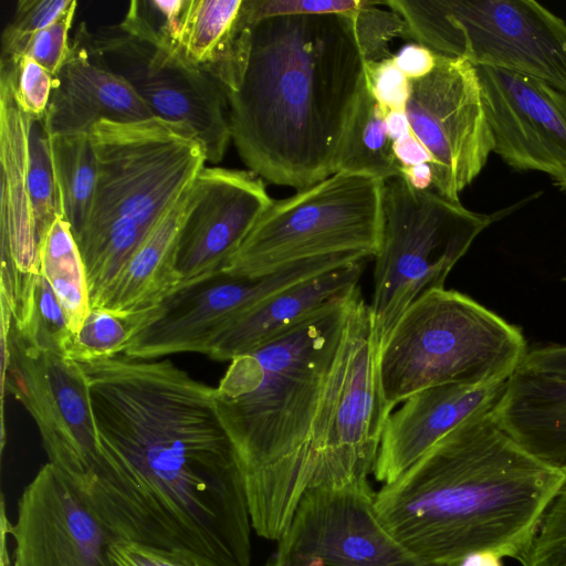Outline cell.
Here are the masks:
<instances>
[{"mask_svg": "<svg viewBox=\"0 0 566 566\" xmlns=\"http://www.w3.org/2000/svg\"><path fill=\"white\" fill-rule=\"evenodd\" d=\"M213 394L171 363L105 382L92 396L101 462L82 494L115 538L251 566L244 478Z\"/></svg>", "mask_w": 566, "mask_h": 566, "instance_id": "6da1fadb", "label": "cell"}, {"mask_svg": "<svg viewBox=\"0 0 566 566\" xmlns=\"http://www.w3.org/2000/svg\"><path fill=\"white\" fill-rule=\"evenodd\" d=\"M359 291L234 357L214 387L217 413L243 473L252 527L265 539H279L318 471Z\"/></svg>", "mask_w": 566, "mask_h": 566, "instance_id": "7a4b0ae2", "label": "cell"}, {"mask_svg": "<svg viewBox=\"0 0 566 566\" xmlns=\"http://www.w3.org/2000/svg\"><path fill=\"white\" fill-rule=\"evenodd\" d=\"M365 81L348 13L255 23L242 80L226 93L241 160L263 180L298 190L334 175Z\"/></svg>", "mask_w": 566, "mask_h": 566, "instance_id": "3957f363", "label": "cell"}, {"mask_svg": "<svg viewBox=\"0 0 566 566\" xmlns=\"http://www.w3.org/2000/svg\"><path fill=\"white\" fill-rule=\"evenodd\" d=\"M492 409L460 423L376 493L391 533L432 566H458L479 552L518 560L566 483V465L524 450Z\"/></svg>", "mask_w": 566, "mask_h": 566, "instance_id": "277c9868", "label": "cell"}, {"mask_svg": "<svg viewBox=\"0 0 566 566\" xmlns=\"http://www.w3.org/2000/svg\"><path fill=\"white\" fill-rule=\"evenodd\" d=\"M90 136L97 179L86 224L75 241L91 308H101L135 250L206 167L207 154L189 126L158 117L102 119Z\"/></svg>", "mask_w": 566, "mask_h": 566, "instance_id": "5b68a950", "label": "cell"}, {"mask_svg": "<svg viewBox=\"0 0 566 566\" xmlns=\"http://www.w3.org/2000/svg\"><path fill=\"white\" fill-rule=\"evenodd\" d=\"M527 349L516 325L461 292L434 290L406 310L378 350L382 396L394 409L434 386L504 382Z\"/></svg>", "mask_w": 566, "mask_h": 566, "instance_id": "8992f818", "label": "cell"}, {"mask_svg": "<svg viewBox=\"0 0 566 566\" xmlns=\"http://www.w3.org/2000/svg\"><path fill=\"white\" fill-rule=\"evenodd\" d=\"M381 238L369 305L378 350L406 310L446 280L495 216L436 190H416L402 176L382 181Z\"/></svg>", "mask_w": 566, "mask_h": 566, "instance_id": "52a82bcc", "label": "cell"}, {"mask_svg": "<svg viewBox=\"0 0 566 566\" xmlns=\"http://www.w3.org/2000/svg\"><path fill=\"white\" fill-rule=\"evenodd\" d=\"M432 52L539 78L566 92V22L534 0H389Z\"/></svg>", "mask_w": 566, "mask_h": 566, "instance_id": "ba28073f", "label": "cell"}, {"mask_svg": "<svg viewBox=\"0 0 566 566\" xmlns=\"http://www.w3.org/2000/svg\"><path fill=\"white\" fill-rule=\"evenodd\" d=\"M381 180L336 172L273 200L222 274L253 279L318 258L375 256L381 238Z\"/></svg>", "mask_w": 566, "mask_h": 566, "instance_id": "9c48e42d", "label": "cell"}, {"mask_svg": "<svg viewBox=\"0 0 566 566\" xmlns=\"http://www.w3.org/2000/svg\"><path fill=\"white\" fill-rule=\"evenodd\" d=\"M75 35L96 62L132 86L154 117L189 126L203 144L207 161L223 159L231 142L224 90L160 42L136 0L118 24L93 32L82 22Z\"/></svg>", "mask_w": 566, "mask_h": 566, "instance_id": "30bf717a", "label": "cell"}, {"mask_svg": "<svg viewBox=\"0 0 566 566\" xmlns=\"http://www.w3.org/2000/svg\"><path fill=\"white\" fill-rule=\"evenodd\" d=\"M2 397L8 390L38 426L49 462L85 493L99 465L88 381L82 366L36 348L1 324Z\"/></svg>", "mask_w": 566, "mask_h": 566, "instance_id": "8fae6325", "label": "cell"}, {"mask_svg": "<svg viewBox=\"0 0 566 566\" xmlns=\"http://www.w3.org/2000/svg\"><path fill=\"white\" fill-rule=\"evenodd\" d=\"M264 566H432L391 533L369 482L303 494Z\"/></svg>", "mask_w": 566, "mask_h": 566, "instance_id": "7c38bea8", "label": "cell"}, {"mask_svg": "<svg viewBox=\"0 0 566 566\" xmlns=\"http://www.w3.org/2000/svg\"><path fill=\"white\" fill-rule=\"evenodd\" d=\"M409 87L405 113L431 157L433 190L458 201L493 153L476 67L437 54L433 70L409 80Z\"/></svg>", "mask_w": 566, "mask_h": 566, "instance_id": "4fadbf2b", "label": "cell"}, {"mask_svg": "<svg viewBox=\"0 0 566 566\" xmlns=\"http://www.w3.org/2000/svg\"><path fill=\"white\" fill-rule=\"evenodd\" d=\"M366 259L334 255L298 262L261 277L220 274L177 291L163 302L161 315L142 331L123 355L153 360L180 353L209 355L240 315L270 295L296 283Z\"/></svg>", "mask_w": 566, "mask_h": 566, "instance_id": "5bb4252c", "label": "cell"}, {"mask_svg": "<svg viewBox=\"0 0 566 566\" xmlns=\"http://www.w3.org/2000/svg\"><path fill=\"white\" fill-rule=\"evenodd\" d=\"M391 410L380 387L369 305L359 291L348 316L345 364L331 429L311 486L367 482Z\"/></svg>", "mask_w": 566, "mask_h": 566, "instance_id": "9a60e30c", "label": "cell"}, {"mask_svg": "<svg viewBox=\"0 0 566 566\" xmlns=\"http://www.w3.org/2000/svg\"><path fill=\"white\" fill-rule=\"evenodd\" d=\"M475 67L493 153L514 170L544 174L566 193V92L533 76Z\"/></svg>", "mask_w": 566, "mask_h": 566, "instance_id": "2e32d148", "label": "cell"}, {"mask_svg": "<svg viewBox=\"0 0 566 566\" xmlns=\"http://www.w3.org/2000/svg\"><path fill=\"white\" fill-rule=\"evenodd\" d=\"M3 504L1 525L13 538L18 566H112L107 548L115 537L52 463L41 467L24 488L14 524Z\"/></svg>", "mask_w": 566, "mask_h": 566, "instance_id": "e0dca14e", "label": "cell"}, {"mask_svg": "<svg viewBox=\"0 0 566 566\" xmlns=\"http://www.w3.org/2000/svg\"><path fill=\"white\" fill-rule=\"evenodd\" d=\"M32 119L15 99L9 72L0 67V294L15 326L28 316L41 274L40 238L28 182Z\"/></svg>", "mask_w": 566, "mask_h": 566, "instance_id": "ac0fdd59", "label": "cell"}, {"mask_svg": "<svg viewBox=\"0 0 566 566\" xmlns=\"http://www.w3.org/2000/svg\"><path fill=\"white\" fill-rule=\"evenodd\" d=\"M197 198L182 226L176 258L177 291L220 274L273 202L263 179L251 170L205 167Z\"/></svg>", "mask_w": 566, "mask_h": 566, "instance_id": "d6986e66", "label": "cell"}, {"mask_svg": "<svg viewBox=\"0 0 566 566\" xmlns=\"http://www.w3.org/2000/svg\"><path fill=\"white\" fill-rule=\"evenodd\" d=\"M506 381L434 386L402 401L385 423L374 469L376 480L384 484L397 480L460 423L492 409Z\"/></svg>", "mask_w": 566, "mask_h": 566, "instance_id": "ffe728a7", "label": "cell"}, {"mask_svg": "<svg viewBox=\"0 0 566 566\" xmlns=\"http://www.w3.org/2000/svg\"><path fill=\"white\" fill-rule=\"evenodd\" d=\"M151 117L132 86L96 62L74 34L67 57L53 76L42 118L48 135L90 133L102 119L128 123Z\"/></svg>", "mask_w": 566, "mask_h": 566, "instance_id": "44dd1931", "label": "cell"}, {"mask_svg": "<svg viewBox=\"0 0 566 566\" xmlns=\"http://www.w3.org/2000/svg\"><path fill=\"white\" fill-rule=\"evenodd\" d=\"M365 261L316 275L264 298L227 327L208 356L230 361L272 340L328 303L349 294L358 287Z\"/></svg>", "mask_w": 566, "mask_h": 566, "instance_id": "7402d4cb", "label": "cell"}, {"mask_svg": "<svg viewBox=\"0 0 566 566\" xmlns=\"http://www.w3.org/2000/svg\"><path fill=\"white\" fill-rule=\"evenodd\" d=\"M492 412L500 427L528 453L566 465V378L520 366Z\"/></svg>", "mask_w": 566, "mask_h": 566, "instance_id": "603a6c76", "label": "cell"}, {"mask_svg": "<svg viewBox=\"0 0 566 566\" xmlns=\"http://www.w3.org/2000/svg\"><path fill=\"white\" fill-rule=\"evenodd\" d=\"M196 198L195 180L135 250L101 308L140 311L160 305L177 292V248Z\"/></svg>", "mask_w": 566, "mask_h": 566, "instance_id": "cb8c5ba5", "label": "cell"}, {"mask_svg": "<svg viewBox=\"0 0 566 566\" xmlns=\"http://www.w3.org/2000/svg\"><path fill=\"white\" fill-rule=\"evenodd\" d=\"M242 0H189L177 53L212 76L226 93L239 86L247 67L251 29L238 23Z\"/></svg>", "mask_w": 566, "mask_h": 566, "instance_id": "d4e9b609", "label": "cell"}, {"mask_svg": "<svg viewBox=\"0 0 566 566\" xmlns=\"http://www.w3.org/2000/svg\"><path fill=\"white\" fill-rule=\"evenodd\" d=\"M371 95L367 80L358 97L335 161L334 174L345 172L385 181L400 176L385 116Z\"/></svg>", "mask_w": 566, "mask_h": 566, "instance_id": "484cf974", "label": "cell"}, {"mask_svg": "<svg viewBox=\"0 0 566 566\" xmlns=\"http://www.w3.org/2000/svg\"><path fill=\"white\" fill-rule=\"evenodd\" d=\"M40 273L57 296L73 334L90 310V291L82 254L69 223L59 216L40 242Z\"/></svg>", "mask_w": 566, "mask_h": 566, "instance_id": "4316f807", "label": "cell"}, {"mask_svg": "<svg viewBox=\"0 0 566 566\" xmlns=\"http://www.w3.org/2000/svg\"><path fill=\"white\" fill-rule=\"evenodd\" d=\"M49 137L62 217L76 240L86 224L95 192L97 163L93 143L90 133Z\"/></svg>", "mask_w": 566, "mask_h": 566, "instance_id": "83f0119b", "label": "cell"}, {"mask_svg": "<svg viewBox=\"0 0 566 566\" xmlns=\"http://www.w3.org/2000/svg\"><path fill=\"white\" fill-rule=\"evenodd\" d=\"M163 313V303L135 312L91 308L64 356L76 363H92L123 355L134 337Z\"/></svg>", "mask_w": 566, "mask_h": 566, "instance_id": "f1b7e54d", "label": "cell"}, {"mask_svg": "<svg viewBox=\"0 0 566 566\" xmlns=\"http://www.w3.org/2000/svg\"><path fill=\"white\" fill-rule=\"evenodd\" d=\"M28 182L32 210L41 242V239L53 221L59 216H62L50 137L42 119H32L30 126Z\"/></svg>", "mask_w": 566, "mask_h": 566, "instance_id": "f546056e", "label": "cell"}, {"mask_svg": "<svg viewBox=\"0 0 566 566\" xmlns=\"http://www.w3.org/2000/svg\"><path fill=\"white\" fill-rule=\"evenodd\" d=\"M15 334L36 348L63 356L74 335L57 296L42 274L34 285L27 326Z\"/></svg>", "mask_w": 566, "mask_h": 566, "instance_id": "4dcf8cb0", "label": "cell"}, {"mask_svg": "<svg viewBox=\"0 0 566 566\" xmlns=\"http://www.w3.org/2000/svg\"><path fill=\"white\" fill-rule=\"evenodd\" d=\"M379 6L381 1L363 0L359 8L348 12L365 63L392 57L390 42L396 38L408 39L403 18L395 10Z\"/></svg>", "mask_w": 566, "mask_h": 566, "instance_id": "1f68e13d", "label": "cell"}, {"mask_svg": "<svg viewBox=\"0 0 566 566\" xmlns=\"http://www.w3.org/2000/svg\"><path fill=\"white\" fill-rule=\"evenodd\" d=\"M522 566H566V483L547 507Z\"/></svg>", "mask_w": 566, "mask_h": 566, "instance_id": "d6a6232c", "label": "cell"}, {"mask_svg": "<svg viewBox=\"0 0 566 566\" xmlns=\"http://www.w3.org/2000/svg\"><path fill=\"white\" fill-rule=\"evenodd\" d=\"M77 1L72 0L65 11L49 27L21 41L14 51L0 60L27 56L42 65L52 76L62 67L67 57L71 42L69 31L72 27Z\"/></svg>", "mask_w": 566, "mask_h": 566, "instance_id": "836d02e7", "label": "cell"}, {"mask_svg": "<svg viewBox=\"0 0 566 566\" xmlns=\"http://www.w3.org/2000/svg\"><path fill=\"white\" fill-rule=\"evenodd\" d=\"M0 67L9 72L13 93L21 108L31 118L42 119L50 102L53 76L27 56L0 60Z\"/></svg>", "mask_w": 566, "mask_h": 566, "instance_id": "e575fe53", "label": "cell"}, {"mask_svg": "<svg viewBox=\"0 0 566 566\" xmlns=\"http://www.w3.org/2000/svg\"><path fill=\"white\" fill-rule=\"evenodd\" d=\"M361 4L363 0H242L238 20L252 28L272 17L348 13Z\"/></svg>", "mask_w": 566, "mask_h": 566, "instance_id": "d590c367", "label": "cell"}, {"mask_svg": "<svg viewBox=\"0 0 566 566\" xmlns=\"http://www.w3.org/2000/svg\"><path fill=\"white\" fill-rule=\"evenodd\" d=\"M72 0H19L1 35V57L9 56L29 35L52 24Z\"/></svg>", "mask_w": 566, "mask_h": 566, "instance_id": "8d00e7d4", "label": "cell"}, {"mask_svg": "<svg viewBox=\"0 0 566 566\" xmlns=\"http://www.w3.org/2000/svg\"><path fill=\"white\" fill-rule=\"evenodd\" d=\"M107 554L112 566H202L191 554L114 538Z\"/></svg>", "mask_w": 566, "mask_h": 566, "instance_id": "74e56055", "label": "cell"}, {"mask_svg": "<svg viewBox=\"0 0 566 566\" xmlns=\"http://www.w3.org/2000/svg\"><path fill=\"white\" fill-rule=\"evenodd\" d=\"M369 91L385 113L405 111L409 97V78L397 66L394 56L365 63Z\"/></svg>", "mask_w": 566, "mask_h": 566, "instance_id": "f35d334b", "label": "cell"}, {"mask_svg": "<svg viewBox=\"0 0 566 566\" xmlns=\"http://www.w3.org/2000/svg\"><path fill=\"white\" fill-rule=\"evenodd\" d=\"M520 366L566 378V345L551 344L528 348Z\"/></svg>", "mask_w": 566, "mask_h": 566, "instance_id": "ab89813d", "label": "cell"}, {"mask_svg": "<svg viewBox=\"0 0 566 566\" xmlns=\"http://www.w3.org/2000/svg\"><path fill=\"white\" fill-rule=\"evenodd\" d=\"M437 54L419 44L409 43L394 55L397 66L409 78H420L428 75L436 65Z\"/></svg>", "mask_w": 566, "mask_h": 566, "instance_id": "60d3db41", "label": "cell"}, {"mask_svg": "<svg viewBox=\"0 0 566 566\" xmlns=\"http://www.w3.org/2000/svg\"><path fill=\"white\" fill-rule=\"evenodd\" d=\"M394 154L401 167L431 164V157L424 146L411 133L392 142Z\"/></svg>", "mask_w": 566, "mask_h": 566, "instance_id": "b9f144b4", "label": "cell"}, {"mask_svg": "<svg viewBox=\"0 0 566 566\" xmlns=\"http://www.w3.org/2000/svg\"><path fill=\"white\" fill-rule=\"evenodd\" d=\"M400 176L416 190H428L433 184L432 170L429 164L401 167Z\"/></svg>", "mask_w": 566, "mask_h": 566, "instance_id": "7bdbcfd3", "label": "cell"}, {"mask_svg": "<svg viewBox=\"0 0 566 566\" xmlns=\"http://www.w3.org/2000/svg\"><path fill=\"white\" fill-rule=\"evenodd\" d=\"M385 124L392 142L411 133L405 111H388L385 116Z\"/></svg>", "mask_w": 566, "mask_h": 566, "instance_id": "ee69618b", "label": "cell"}, {"mask_svg": "<svg viewBox=\"0 0 566 566\" xmlns=\"http://www.w3.org/2000/svg\"><path fill=\"white\" fill-rule=\"evenodd\" d=\"M501 559L491 552H479L467 556L458 566H503Z\"/></svg>", "mask_w": 566, "mask_h": 566, "instance_id": "f6af8a7d", "label": "cell"}, {"mask_svg": "<svg viewBox=\"0 0 566 566\" xmlns=\"http://www.w3.org/2000/svg\"><path fill=\"white\" fill-rule=\"evenodd\" d=\"M8 535L2 532L1 535V566H18L8 549Z\"/></svg>", "mask_w": 566, "mask_h": 566, "instance_id": "bcb514c9", "label": "cell"}, {"mask_svg": "<svg viewBox=\"0 0 566 566\" xmlns=\"http://www.w3.org/2000/svg\"><path fill=\"white\" fill-rule=\"evenodd\" d=\"M564 280L566 281V276L564 277Z\"/></svg>", "mask_w": 566, "mask_h": 566, "instance_id": "7dc6e473", "label": "cell"}]
</instances>
